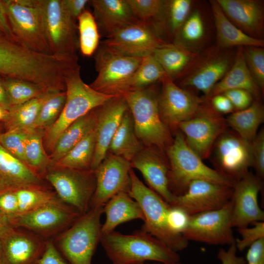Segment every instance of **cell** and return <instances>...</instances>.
Masks as SVG:
<instances>
[{
	"instance_id": "d6a6232c",
	"label": "cell",
	"mask_w": 264,
	"mask_h": 264,
	"mask_svg": "<svg viewBox=\"0 0 264 264\" xmlns=\"http://www.w3.org/2000/svg\"><path fill=\"white\" fill-rule=\"evenodd\" d=\"M144 147L135 134L132 114L128 109L111 140L108 153L131 162Z\"/></svg>"
},
{
	"instance_id": "74e56055",
	"label": "cell",
	"mask_w": 264,
	"mask_h": 264,
	"mask_svg": "<svg viewBox=\"0 0 264 264\" xmlns=\"http://www.w3.org/2000/svg\"><path fill=\"white\" fill-rule=\"evenodd\" d=\"M43 135L42 131H29L24 147L26 164L42 178L51 166V161L44 146Z\"/></svg>"
},
{
	"instance_id": "94428289",
	"label": "cell",
	"mask_w": 264,
	"mask_h": 264,
	"mask_svg": "<svg viewBox=\"0 0 264 264\" xmlns=\"http://www.w3.org/2000/svg\"><path fill=\"white\" fill-rule=\"evenodd\" d=\"M9 225L8 219L0 214V236Z\"/></svg>"
},
{
	"instance_id": "9c48e42d",
	"label": "cell",
	"mask_w": 264,
	"mask_h": 264,
	"mask_svg": "<svg viewBox=\"0 0 264 264\" xmlns=\"http://www.w3.org/2000/svg\"><path fill=\"white\" fill-rule=\"evenodd\" d=\"M44 176L53 187L62 202L80 215L89 209L96 188L94 171L51 166Z\"/></svg>"
},
{
	"instance_id": "52a82bcc",
	"label": "cell",
	"mask_w": 264,
	"mask_h": 264,
	"mask_svg": "<svg viewBox=\"0 0 264 264\" xmlns=\"http://www.w3.org/2000/svg\"><path fill=\"white\" fill-rule=\"evenodd\" d=\"M40 9L51 54L61 58L77 57L79 40L76 21L68 12L64 0H36Z\"/></svg>"
},
{
	"instance_id": "484cf974",
	"label": "cell",
	"mask_w": 264,
	"mask_h": 264,
	"mask_svg": "<svg viewBox=\"0 0 264 264\" xmlns=\"http://www.w3.org/2000/svg\"><path fill=\"white\" fill-rule=\"evenodd\" d=\"M24 187L46 188L40 176L0 144V191Z\"/></svg>"
},
{
	"instance_id": "4dcf8cb0",
	"label": "cell",
	"mask_w": 264,
	"mask_h": 264,
	"mask_svg": "<svg viewBox=\"0 0 264 264\" xmlns=\"http://www.w3.org/2000/svg\"><path fill=\"white\" fill-rule=\"evenodd\" d=\"M98 108L75 121L62 133L49 155L51 166L55 164L95 129Z\"/></svg>"
},
{
	"instance_id": "bcb514c9",
	"label": "cell",
	"mask_w": 264,
	"mask_h": 264,
	"mask_svg": "<svg viewBox=\"0 0 264 264\" xmlns=\"http://www.w3.org/2000/svg\"><path fill=\"white\" fill-rule=\"evenodd\" d=\"M28 132L9 130L0 133V144L12 155L25 163L24 147Z\"/></svg>"
},
{
	"instance_id": "f5cc1de1",
	"label": "cell",
	"mask_w": 264,
	"mask_h": 264,
	"mask_svg": "<svg viewBox=\"0 0 264 264\" xmlns=\"http://www.w3.org/2000/svg\"><path fill=\"white\" fill-rule=\"evenodd\" d=\"M38 264H70L61 255L54 243L46 241L44 250Z\"/></svg>"
},
{
	"instance_id": "e7e4bbea",
	"label": "cell",
	"mask_w": 264,
	"mask_h": 264,
	"mask_svg": "<svg viewBox=\"0 0 264 264\" xmlns=\"http://www.w3.org/2000/svg\"><path fill=\"white\" fill-rule=\"evenodd\" d=\"M135 264H183L182 263H180V262H176V263H160V262H154V263H138Z\"/></svg>"
},
{
	"instance_id": "5bb4252c",
	"label": "cell",
	"mask_w": 264,
	"mask_h": 264,
	"mask_svg": "<svg viewBox=\"0 0 264 264\" xmlns=\"http://www.w3.org/2000/svg\"><path fill=\"white\" fill-rule=\"evenodd\" d=\"M80 214L64 203L45 205L8 219L13 227L27 230L44 238L63 232Z\"/></svg>"
},
{
	"instance_id": "f1b7e54d",
	"label": "cell",
	"mask_w": 264,
	"mask_h": 264,
	"mask_svg": "<svg viewBox=\"0 0 264 264\" xmlns=\"http://www.w3.org/2000/svg\"><path fill=\"white\" fill-rule=\"evenodd\" d=\"M209 1L216 29L217 45L224 48L246 46L264 47V40L246 35L226 17L216 0Z\"/></svg>"
},
{
	"instance_id": "7c38bea8",
	"label": "cell",
	"mask_w": 264,
	"mask_h": 264,
	"mask_svg": "<svg viewBox=\"0 0 264 264\" xmlns=\"http://www.w3.org/2000/svg\"><path fill=\"white\" fill-rule=\"evenodd\" d=\"M226 119L206 101L198 112L180 123L178 128L189 147L202 160L209 157L219 136L227 129Z\"/></svg>"
},
{
	"instance_id": "f546056e",
	"label": "cell",
	"mask_w": 264,
	"mask_h": 264,
	"mask_svg": "<svg viewBox=\"0 0 264 264\" xmlns=\"http://www.w3.org/2000/svg\"><path fill=\"white\" fill-rule=\"evenodd\" d=\"M198 52L177 43L166 42L155 49L152 55L167 76L175 81L191 65Z\"/></svg>"
},
{
	"instance_id": "f907efd6",
	"label": "cell",
	"mask_w": 264,
	"mask_h": 264,
	"mask_svg": "<svg viewBox=\"0 0 264 264\" xmlns=\"http://www.w3.org/2000/svg\"><path fill=\"white\" fill-rule=\"evenodd\" d=\"M18 213V201L14 189L0 191V214L9 219Z\"/></svg>"
},
{
	"instance_id": "ac0fdd59",
	"label": "cell",
	"mask_w": 264,
	"mask_h": 264,
	"mask_svg": "<svg viewBox=\"0 0 264 264\" xmlns=\"http://www.w3.org/2000/svg\"><path fill=\"white\" fill-rule=\"evenodd\" d=\"M132 169L130 161L108 153L94 170L96 188L90 208L104 206L117 194L122 192L128 193L131 187Z\"/></svg>"
},
{
	"instance_id": "680465c9",
	"label": "cell",
	"mask_w": 264,
	"mask_h": 264,
	"mask_svg": "<svg viewBox=\"0 0 264 264\" xmlns=\"http://www.w3.org/2000/svg\"><path fill=\"white\" fill-rule=\"evenodd\" d=\"M0 32L14 37L7 18L3 0H0Z\"/></svg>"
},
{
	"instance_id": "7402d4cb",
	"label": "cell",
	"mask_w": 264,
	"mask_h": 264,
	"mask_svg": "<svg viewBox=\"0 0 264 264\" xmlns=\"http://www.w3.org/2000/svg\"><path fill=\"white\" fill-rule=\"evenodd\" d=\"M163 154L155 148L146 147L135 156L131 163L132 168L142 174L149 187L171 205L176 196L169 187V165Z\"/></svg>"
},
{
	"instance_id": "9f6ffc18",
	"label": "cell",
	"mask_w": 264,
	"mask_h": 264,
	"mask_svg": "<svg viewBox=\"0 0 264 264\" xmlns=\"http://www.w3.org/2000/svg\"><path fill=\"white\" fill-rule=\"evenodd\" d=\"M208 99L212 108L220 114L231 113L235 111L230 100L223 94L216 95Z\"/></svg>"
},
{
	"instance_id": "8992f818",
	"label": "cell",
	"mask_w": 264,
	"mask_h": 264,
	"mask_svg": "<svg viewBox=\"0 0 264 264\" xmlns=\"http://www.w3.org/2000/svg\"><path fill=\"white\" fill-rule=\"evenodd\" d=\"M103 207L90 208L58 236V247L70 264H91L102 236Z\"/></svg>"
},
{
	"instance_id": "1f68e13d",
	"label": "cell",
	"mask_w": 264,
	"mask_h": 264,
	"mask_svg": "<svg viewBox=\"0 0 264 264\" xmlns=\"http://www.w3.org/2000/svg\"><path fill=\"white\" fill-rule=\"evenodd\" d=\"M193 3L191 0H164L161 12L152 24L161 38L164 33L173 43L191 12Z\"/></svg>"
},
{
	"instance_id": "e0dca14e",
	"label": "cell",
	"mask_w": 264,
	"mask_h": 264,
	"mask_svg": "<svg viewBox=\"0 0 264 264\" xmlns=\"http://www.w3.org/2000/svg\"><path fill=\"white\" fill-rule=\"evenodd\" d=\"M165 43L152 24L139 21L114 31L102 45L127 56L143 58Z\"/></svg>"
},
{
	"instance_id": "ee69618b",
	"label": "cell",
	"mask_w": 264,
	"mask_h": 264,
	"mask_svg": "<svg viewBox=\"0 0 264 264\" xmlns=\"http://www.w3.org/2000/svg\"><path fill=\"white\" fill-rule=\"evenodd\" d=\"M247 68L262 91H264V48L255 46H242Z\"/></svg>"
},
{
	"instance_id": "3957f363",
	"label": "cell",
	"mask_w": 264,
	"mask_h": 264,
	"mask_svg": "<svg viewBox=\"0 0 264 264\" xmlns=\"http://www.w3.org/2000/svg\"><path fill=\"white\" fill-rule=\"evenodd\" d=\"M166 152L169 159V187L175 196L183 194L189 183L195 180H205L232 187L235 183L231 178L205 164L189 147L180 131L176 132Z\"/></svg>"
},
{
	"instance_id": "836d02e7",
	"label": "cell",
	"mask_w": 264,
	"mask_h": 264,
	"mask_svg": "<svg viewBox=\"0 0 264 264\" xmlns=\"http://www.w3.org/2000/svg\"><path fill=\"white\" fill-rule=\"evenodd\" d=\"M264 120V108L261 100H254L248 108L231 113L226 119L228 127L243 139L251 142Z\"/></svg>"
},
{
	"instance_id": "d4e9b609",
	"label": "cell",
	"mask_w": 264,
	"mask_h": 264,
	"mask_svg": "<svg viewBox=\"0 0 264 264\" xmlns=\"http://www.w3.org/2000/svg\"><path fill=\"white\" fill-rule=\"evenodd\" d=\"M100 35L106 37L119 28L139 22L126 0H89Z\"/></svg>"
},
{
	"instance_id": "d6986e66",
	"label": "cell",
	"mask_w": 264,
	"mask_h": 264,
	"mask_svg": "<svg viewBox=\"0 0 264 264\" xmlns=\"http://www.w3.org/2000/svg\"><path fill=\"white\" fill-rule=\"evenodd\" d=\"M233 187L198 179L191 182L186 191L176 196L170 205L179 207L189 215L220 209L230 201Z\"/></svg>"
},
{
	"instance_id": "7bdbcfd3",
	"label": "cell",
	"mask_w": 264,
	"mask_h": 264,
	"mask_svg": "<svg viewBox=\"0 0 264 264\" xmlns=\"http://www.w3.org/2000/svg\"><path fill=\"white\" fill-rule=\"evenodd\" d=\"M66 99V91L54 92L43 105L30 130L43 131L50 127L60 116Z\"/></svg>"
},
{
	"instance_id": "30bf717a",
	"label": "cell",
	"mask_w": 264,
	"mask_h": 264,
	"mask_svg": "<svg viewBox=\"0 0 264 264\" xmlns=\"http://www.w3.org/2000/svg\"><path fill=\"white\" fill-rule=\"evenodd\" d=\"M3 2L14 37L33 51L51 54L36 0H3Z\"/></svg>"
},
{
	"instance_id": "8fae6325",
	"label": "cell",
	"mask_w": 264,
	"mask_h": 264,
	"mask_svg": "<svg viewBox=\"0 0 264 264\" xmlns=\"http://www.w3.org/2000/svg\"><path fill=\"white\" fill-rule=\"evenodd\" d=\"M95 53L97 75L89 86L104 94L120 96L124 86L143 58L127 56L102 44Z\"/></svg>"
},
{
	"instance_id": "ab89813d",
	"label": "cell",
	"mask_w": 264,
	"mask_h": 264,
	"mask_svg": "<svg viewBox=\"0 0 264 264\" xmlns=\"http://www.w3.org/2000/svg\"><path fill=\"white\" fill-rule=\"evenodd\" d=\"M14 190L18 201V214L49 204L63 203L55 193L46 188L24 187Z\"/></svg>"
},
{
	"instance_id": "c3c4849f",
	"label": "cell",
	"mask_w": 264,
	"mask_h": 264,
	"mask_svg": "<svg viewBox=\"0 0 264 264\" xmlns=\"http://www.w3.org/2000/svg\"><path fill=\"white\" fill-rule=\"evenodd\" d=\"M253 160L252 167L256 176L264 178V130L262 129L251 142Z\"/></svg>"
},
{
	"instance_id": "f6af8a7d",
	"label": "cell",
	"mask_w": 264,
	"mask_h": 264,
	"mask_svg": "<svg viewBox=\"0 0 264 264\" xmlns=\"http://www.w3.org/2000/svg\"><path fill=\"white\" fill-rule=\"evenodd\" d=\"M133 16L139 21L153 24L159 16L163 0H126Z\"/></svg>"
},
{
	"instance_id": "6da1fadb",
	"label": "cell",
	"mask_w": 264,
	"mask_h": 264,
	"mask_svg": "<svg viewBox=\"0 0 264 264\" xmlns=\"http://www.w3.org/2000/svg\"><path fill=\"white\" fill-rule=\"evenodd\" d=\"M100 243L112 264H135L147 261L172 263L180 260L177 252L141 229L132 234L114 230L102 235Z\"/></svg>"
},
{
	"instance_id": "83f0119b",
	"label": "cell",
	"mask_w": 264,
	"mask_h": 264,
	"mask_svg": "<svg viewBox=\"0 0 264 264\" xmlns=\"http://www.w3.org/2000/svg\"><path fill=\"white\" fill-rule=\"evenodd\" d=\"M106 220L102 225V235L114 231L119 225L134 220H144L138 202L127 192H120L112 197L103 207Z\"/></svg>"
},
{
	"instance_id": "4fadbf2b",
	"label": "cell",
	"mask_w": 264,
	"mask_h": 264,
	"mask_svg": "<svg viewBox=\"0 0 264 264\" xmlns=\"http://www.w3.org/2000/svg\"><path fill=\"white\" fill-rule=\"evenodd\" d=\"M231 199L222 208L191 216L182 236L193 241L210 245L235 243L232 230Z\"/></svg>"
},
{
	"instance_id": "be15d7a7",
	"label": "cell",
	"mask_w": 264,
	"mask_h": 264,
	"mask_svg": "<svg viewBox=\"0 0 264 264\" xmlns=\"http://www.w3.org/2000/svg\"><path fill=\"white\" fill-rule=\"evenodd\" d=\"M6 40V35L0 32V58Z\"/></svg>"
},
{
	"instance_id": "11a10c76",
	"label": "cell",
	"mask_w": 264,
	"mask_h": 264,
	"mask_svg": "<svg viewBox=\"0 0 264 264\" xmlns=\"http://www.w3.org/2000/svg\"><path fill=\"white\" fill-rule=\"evenodd\" d=\"M246 258L247 264H264V238L249 247Z\"/></svg>"
},
{
	"instance_id": "ba28073f",
	"label": "cell",
	"mask_w": 264,
	"mask_h": 264,
	"mask_svg": "<svg viewBox=\"0 0 264 264\" xmlns=\"http://www.w3.org/2000/svg\"><path fill=\"white\" fill-rule=\"evenodd\" d=\"M236 52L217 44L200 52L177 79L179 87L199 91L207 98L211 90L226 74L234 61Z\"/></svg>"
},
{
	"instance_id": "44dd1931",
	"label": "cell",
	"mask_w": 264,
	"mask_h": 264,
	"mask_svg": "<svg viewBox=\"0 0 264 264\" xmlns=\"http://www.w3.org/2000/svg\"><path fill=\"white\" fill-rule=\"evenodd\" d=\"M262 179L248 172L233 186L232 225L237 229L248 227L257 221H264V212L258 203Z\"/></svg>"
},
{
	"instance_id": "7a4b0ae2",
	"label": "cell",
	"mask_w": 264,
	"mask_h": 264,
	"mask_svg": "<svg viewBox=\"0 0 264 264\" xmlns=\"http://www.w3.org/2000/svg\"><path fill=\"white\" fill-rule=\"evenodd\" d=\"M66 99L60 116L44 132V146L50 154L59 137L71 124L116 96L100 92L86 84L81 77L80 67L66 77Z\"/></svg>"
},
{
	"instance_id": "91938a15",
	"label": "cell",
	"mask_w": 264,
	"mask_h": 264,
	"mask_svg": "<svg viewBox=\"0 0 264 264\" xmlns=\"http://www.w3.org/2000/svg\"><path fill=\"white\" fill-rule=\"evenodd\" d=\"M0 106L9 110L11 108L9 98L4 88L2 77L0 76Z\"/></svg>"
},
{
	"instance_id": "cb8c5ba5",
	"label": "cell",
	"mask_w": 264,
	"mask_h": 264,
	"mask_svg": "<svg viewBox=\"0 0 264 264\" xmlns=\"http://www.w3.org/2000/svg\"><path fill=\"white\" fill-rule=\"evenodd\" d=\"M226 17L249 36L263 40L264 4L257 0H216Z\"/></svg>"
},
{
	"instance_id": "681fc988",
	"label": "cell",
	"mask_w": 264,
	"mask_h": 264,
	"mask_svg": "<svg viewBox=\"0 0 264 264\" xmlns=\"http://www.w3.org/2000/svg\"><path fill=\"white\" fill-rule=\"evenodd\" d=\"M190 216L181 208L170 205L167 214V223L174 233L182 234L186 229Z\"/></svg>"
},
{
	"instance_id": "b9f144b4",
	"label": "cell",
	"mask_w": 264,
	"mask_h": 264,
	"mask_svg": "<svg viewBox=\"0 0 264 264\" xmlns=\"http://www.w3.org/2000/svg\"><path fill=\"white\" fill-rule=\"evenodd\" d=\"M2 79L11 108L41 96L50 90L27 81L3 77Z\"/></svg>"
},
{
	"instance_id": "f35d334b",
	"label": "cell",
	"mask_w": 264,
	"mask_h": 264,
	"mask_svg": "<svg viewBox=\"0 0 264 264\" xmlns=\"http://www.w3.org/2000/svg\"><path fill=\"white\" fill-rule=\"evenodd\" d=\"M79 47L84 56L90 57L96 51L100 35L92 13L85 9L77 19Z\"/></svg>"
},
{
	"instance_id": "60d3db41",
	"label": "cell",
	"mask_w": 264,
	"mask_h": 264,
	"mask_svg": "<svg viewBox=\"0 0 264 264\" xmlns=\"http://www.w3.org/2000/svg\"><path fill=\"white\" fill-rule=\"evenodd\" d=\"M205 35V26L201 13L199 10L195 9L190 13L173 43L192 50V46L199 44Z\"/></svg>"
},
{
	"instance_id": "e575fe53",
	"label": "cell",
	"mask_w": 264,
	"mask_h": 264,
	"mask_svg": "<svg viewBox=\"0 0 264 264\" xmlns=\"http://www.w3.org/2000/svg\"><path fill=\"white\" fill-rule=\"evenodd\" d=\"M56 91H58L49 90L41 96L11 108L5 120L8 130L30 131L44 103Z\"/></svg>"
},
{
	"instance_id": "2e32d148",
	"label": "cell",
	"mask_w": 264,
	"mask_h": 264,
	"mask_svg": "<svg viewBox=\"0 0 264 264\" xmlns=\"http://www.w3.org/2000/svg\"><path fill=\"white\" fill-rule=\"evenodd\" d=\"M160 82L161 90L158 95L160 114L170 130H176L180 123L198 112L206 98H200L179 87L167 76Z\"/></svg>"
},
{
	"instance_id": "db71d44e",
	"label": "cell",
	"mask_w": 264,
	"mask_h": 264,
	"mask_svg": "<svg viewBox=\"0 0 264 264\" xmlns=\"http://www.w3.org/2000/svg\"><path fill=\"white\" fill-rule=\"evenodd\" d=\"M237 250L235 243L229 245L227 250L220 249L217 257L221 264H246L244 258L237 255Z\"/></svg>"
},
{
	"instance_id": "003e7915",
	"label": "cell",
	"mask_w": 264,
	"mask_h": 264,
	"mask_svg": "<svg viewBox=\"0 0 264 264\" xmlns=\"http://www.w3.org/2000/svg\"></svg>"
},
{
	"instance_id": "6f0895ef",
	"label": "cell",
	"mask_w": 264,
	"mask_h": 264,
	"mask_svg": "<svg viewBox=\"0 0 264 264\" xmlns=\"http://www.w3.org/2000/svg\"><path fill=\"white\" fill-rule=\"evenodd\" d=\"M65 5L72 18L77 21L78 18L85 10L88 0H64Z\"/></svg>"
},
{
	"instance_id": "9a60e30c",
	"label": "cell",
	"mask_w": 264,
	"mask_h": 264,
	"mask_svg": "<svg viewBox=\"0 0 264 264\" xmlns=\"http://www.w3.org/2000/svg\"><path fill=\"white\" fill-rule=\"evenodd\" d=\"M217 171L235 182L252 166L251 142L235 132L226 130L215 141L212 150Z\"/></svg>"
},
{
	"instance_id": "03108f58",
	"label": "cell",
	"mask_w": 264,
	"mask_h": 264,
	"mask_svg": "<svg viewBox=\"0 0 264 264\" xmlns=\"http://www.w3.org/2000/svg\"><path fill=\"white\" fill-rule=\"evenodd\" d=\"M0 264H2L0 242Z\"/></svg>"
},
{
	"instance_id": "603a6c76",
	"label": "cell",
	"mask_w": 264,
	"mask_h": 264,
	"mask_svg": "<svg viewBox=\"0 0 264 264\" xmlns=\"http://www.w3.org/2000/svg\"><path fill=\"white\" fill-rule=\"evenodd\" d=\"M128 109L122 96H116L98 108L96 145L91 170H95L105 157L111 140Z\"/></svg>"
},
{
	"instance_id": "816d5d0a",
	"label": "cell",
	"mask_w": 264,
	"mask_h": 264,
	"mask_svg": "<svg viewBox=\"0 0 264 264\" xmlns=\"http://www.w3.org/2000/svg\"><path fill=\"white\" fill-rule=\"evenodd\" d=\"M222 94L230 100L235 111L241 110L248 108L254 100L250 92L241 89L229 90Z\"/></svg>"
},
{
	"instance_id": "6125c7cd",
	"label": "cell",
	"mask_w": 264,
	"mask_h": 264,
	"mask_svg": "<svg viewBox=\"0 0 264 264\" xmlns=\"http://www.w3.org/2000/svg\"><path fill=\"white\" fill-rule=\"evenodd\" d=\"M9 113V110L0 106V121L6 120Z\"/></svg>"
},
{
	"instance_id": "5b68a950",
	"label": "cell",
	"mask_w": 264,
	"mask_h": 264,
	"mask_svg": "<svg viewBox=\"0 0 264 264\" xmlns=\"http://www.w3.org/2000/svg\"><path fill=\"white\" fill-rule=\"evenodd\" d=\"M131 187L128 194L139 204L144 214L141 230L154 237L177 252L186 248L189 241L182 234L173 232L167 223L170 205L146 186L134 172L130 171Z\"/></svg>"
},
{
	"instance_id": "4316f807",
	"label": "cell",
	"mask_w": 264,
	"mask_h": 264,
	"mask_svg": "<svg viewBox=\"0 0 264 264\" xmlns=\"http://www.w3.org/2000/svg\"><path fill=\"white\" fill-rule=\"evenodd\" d=\"M241 89L250 92L255 100H261L264 93L250 74L243 57L242 46L237 47L233 64L224 77L211 90L207 99L226 91Z\"/></svg>"
},
{
	"instance_id": "277c9868",
	"label": "cell",
	"mask_w": 264,
	"mask_h": 264,
	"mask_svg": "<svg viewBox=\"0 0 264 264\" xmlns=\"http://www.w3.org/2000/svg\"><path fill=\"white\" fill-rule=\"evenodd\" d=\"M124 98L131 112L135 134L146 147L166 151L173 138L170 130L162 120L158 95L148 88L126 92Z\"/></svg>"
},
{
	"instance_id": "d590c367",
	"label": "cell",
	"mask_w": 264,
	"mask_h": 264,
	"mask_svg": "<svg viewBox=\"0 0 264 264\" xmlns=\"http://www.w3.org/2000/svg\"><path fill=\"white\" fill-rule=\"evenodd\" d=\"M162 67L152 55L142 58L141 64L124 86L121 96L124 93L147 88L166 76Z\"/></svg>"
},
{
	"instance_id": "8d00e7d4",
	"label": "cell",
	"mask_w": 264,
	"mask_h": 264,
	"mask_svg": "<svg viewBox=\"0 0 264 264\" xmlns=\"http://www.w3.org/2000/svg\"><path fill=\"white\" fill-rule=\"evenodd\" d=\"M95 145L94 129L52 166L77 170H89Z\"/></svg>"
},
{
	"instance_id": "7dc6e473",
	"label": "cell",
	"mask_w": 264,
	"mask_h": 264,
	"mask_svg": "<svg viewBox=\"0 0 264 264\" xmlns=\"http://www.w3.org/2000/svg\"><path fill=\"white\" fill-rule=\"evenodd\" d=\"M252 224L253 227L237 229L241 236V239H236V240L235 245L237 250L243 251L256 241L264 238V221H257Z\"/></svg>"
},
{
	"instance_id": "ffe728a7",
	"label": "cell",
	"mask_w": 264,
	"mask_h": 264,
	"mask_svg": "<svg viewBox=\"0 0 264 264\" xmlns=\"http://www.w3.org/2000/svg\"><path fill=\"white\" fill-rule=\"evenodd\" d=\"M2 264H38L44 250V238L9 225L0 236Z\"/></svg>"
}]
</instances>
